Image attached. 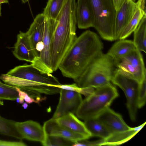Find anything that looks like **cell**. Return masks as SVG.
<instances>
[{"instance_id": "cell-1", "label": "cell", "mask_w": 146, "mask_h": 146, "mask_svg": "<svg viewBox=\"0 0 146 146\" xmlns=\"http://www.w3.org/2000/svg\"><path fill=\"white\" fill-rule=\"evenodd\" d=\"M103 45L95 32L87 30L77 37L58 68L62 75L75 81L90 63L102 52Z\"/></svg>"}, {"instance_id": "cell-2", "label": "cell", "mask_w": 146, "mask_h": 146, "mask_svg": "<svg viewBox=\"0 0 146 146\" xmlns=\"http://www.w3.org/2000/svg\"><path fill=\"white\" fill-rule=\"evenodd\" d=\"M75 0H65L57 18L50 48L51 68L56 71L77 38Z\"/></svg>"}, {"instance_id": "cell-3", "label": "cell", "mask_w": 146, "mask_h": 146, "mask_svg": "<svg viewBox=\"0 0 146 146\" xmlns=\"http://www.w3.org/2000/svg\"><path fill=\"white\" fill-rule=\"evenodd\" d=\"M116 68L113 58L107 53L102 52L74 82L81 88L100 87L111 82Z\"/></svg>"}, {"instance_id": "cell-4", "label": "cell", "mask_w": 146, "mask_h": 146, "mask_svg": "<svg viewBox=\"0 0 146 146\" xmlns=\"http://www.w3.org/2000/svg\"><path fill=\"white\" fill-rule=\"evenodd\" d=\"M118 96L116 87L111 82L100 87L92 88L76 113L78 118L84 120L95 118L109 107Z\"/></svg>"}, {"instance_id": "cell-5", "label": "cell", "mask_w": 146, "mask_h": 146, "mask_svg": "<svg viewBox=\"0 0 146 146\" xmlns=\"http://www.w3.org/2000/svg\"><path fill=\"white\" fill-rule=\"evenodd\" d=\"M95 21L94 27L104 39L114 40L116 11L113 0H90Z\"/></svg>"}, {"instance_id": "cell-6", "label": "cell", "mask_w": 146, "mask_h": 146, "mask_svg": "<svg viewBox=\"0 0 146 146\" xmlns=\"http://www.w3.org/2000/svg\"><path fill=\"white\" fill-rule=\"evenodd\" d=\"M111 82L121 89L126 97L127 107L131 119L135 121L138 109L137 95L139 83L118 71L116 68Z\"/></svg>"}, {"instance_id": "cell-7", "label": "cell", "mask_w": 146, "mask_h": 146, "mask_svg": "<svg viewBox=\"0 0 146 146\" xmlns=\"http://www.w3.org/2000/svg\"><path fill=\"white\" fill-rule=\"evenodd\" d=\"M117 69L139 84L146 77V70L141 51L136 48L123 57L116 65Z\"/></svg>"}, {"instance_id": "cell-8", "label": "cell", "mask_w": 146, "mask_h": 146, "mask_svg": "<svg viewBox=\"0 0 146 146\" xmlns=\"http://www.w3.org/2000/svg\"><path fill=\"white\" fill-rule=\"evenodd\" d=\"M57 23L54 20L46 17L42 40L43 48L40 57L32 64L41 72L51 74L53 72L51 65L50 48L54 32Z\"/></svg>"}, {"instance_id": "cell-9", "label": "cell", "mask_w": 146, "mask_h": 146, "mask_svg": "<svg viewBox=\"0 0 146 146\" xmlns=\"http://www.w3.org/2000/svg\"><path fill=\"white\" fill-rule=\"evenodd\" d=\"M6 74L13 77L48 85L56 86L61 84L58 79L51 74L41 72L32 64L16 66Z\"/></svg>"}, {"instance_id": "cell-10", "label": "cell", "mask_w": 146, "mask_h": 146, "mask_svg": "<svg viewBox=\"0 0 146 146\" xmlns=\"http://www.w3.org/2000/svg\"><path fill=\"white\" fill-rule=\"evenodd\" d=\"M59 93V103L52 117L55 119L76 113L83 100L81 94L76 92L61 89Z\"/></svg>"}, {"instance_id": "cell-11", "label": "cell", "mask_w": 146, "mask_h": 146, "mask_svg": "<svg viewBox=\"0 0 146 146\" xmlns=\"http://www.w3.org/2000/svg\"><path fill=\"white\" fill-rule=\"evenodd\" d=\"M45 19L46 17L43 13L38 14L26 33L35 56L34 60L39 58L43 49L42 41Z\"/></svg>"}, {"instance_id": "cell-12", "label": "cell", "mask_w": 146, "mask_h": 146, "mask_svg": "<svg viewBox=\"0 0 146 146\" xmlns=\"http://www.w3.org/2000/svg\"><path fill=\"white\" fill-rule=\"evenodd\" d=\"M141 5L140 0H138L137 3L134 2L132 0H125L119 10L116 11L114 40L119 39L122 31L136 11L138 8H141Z\"/></svg>"}, {"instance_id": "cell-13", "label": "cell", "mask_w": 146, "mask_h": 146, "mask_svg": "<svg viewBox=\"0 0 146 146\" xmlns=\"http://www.w3.org/2000/svg\"><path fill=\"white\" fill-rule=\"evenodd\" d=\"M95 118L104 125L112 134L124 132L131 128L125 122L120 114L110 107L106 109Z\"/></svg>"}, {"instance_id": "cell-14", "label": "cell", "mask_w": 146, "mask_h": 146, "mask_svg": "<svg viewBox=\"0 0 146 146\" xmlns=\"http://www.w3.org/2000/svg\"><path fill=\"white\" fill-rule=\"evenodd\" d=\"M76 16L79 28L86 29L94 27L95 18L90 0H78L76 3Z\"/></svg>"}, {"instance_id": "cell-15", "label": "cell", "mask_w": 146, "mask_h": 146, "mask_svg": "<svg viewBox=\"0 0 146 146\" xmlns=\"http://www.w3.org/2000/svg\"><path fill=\"white\" fill-rule=\"evenodd\" d=\"M43 127L45 135L60 137L74 143L89 138L69 130L59 124L56 119L52 118L45 121Z\"/></svg>"}, {"instance_id": "cell-16", "label": "cell", "mask_w": 146, "mask_h": 146, "mask_svg": "<svg viewBox=\"0 0 146 146\" xmlns=\"http://www.w3.org/2000/svg\"><path fill=\"white\" fill-rule=\"evenodd\" d=\"M17 129L23 139L42 143L45 134L43 127L38 123L32 120L16 122Z\"/></svg>"}, {"instance_id": "cell-17", "label": "cell", "mask_w": 146, "mask_h": 146, "mask_svg": "<svg viewBox=\"0 0 146 146\" xmlns=\"http://www.w3.org/2000/svg\"><path fill=\"white\" fill-rule=\"evenodd\" d=\"M13 53L20 60L32 63L35 56L26 33L20 32L17 36Z\"/></svg>"}, {"instance_id": "cell-18", "label": "cell", "mask_w": 146, "mask_h": 146, "mask_svg": "<svg viewBox=\"0 0 146 146\" xmlns=\"http://www.w3.org/2000/svg\"><path fill=\"white\" fill-rule=\"evenodd\" d=\"M56 119L59 124L71 131L89 138L92 137L84 123L79 120L73 113H69Z\"/></svg>"}, {"instance_id": "cell-19", "label": "cell", "mask_w": 146, "mask_h": 146, "mask_svg": "<svg viewBox=\"0 0 146 146\" xmlns=\"http://www.w3.org/2000/svg\"><path fill=\"white\" fill-rule=\"evenodd\" d=\"M119 40L107 53L113 58L116 66L123 57L137 48L133 41L125 39Z\"/></svg>"}, {"instance_id": "cell-20", "label": "cell", "mask_w": 146, "mask_h": 146, "mask_svg": "<svg viewBox=\"0 0 146 146\" xmlns=\"http://www.w3.org/2000/svg\"><path fill=\"white\" fill-rule=\"evenodd\" d=\"M145 122L135 127H131L127 131L118 133L112 134L105 139L104 145L116 146L121 145L128 141L135 135L144 126Z\"/></svg>"}, {"instance_id": "cell-21", "label": "cell", "mask_w": 146, "mask_h": 146, "mask_svg": "<svg viewBox=\"0 0 146 146\" xmlns=\"http://www.w3.org/2000/svg\"><path fill=\"white\" fill-rule=\"evenodd\" d=\"M84 123L92 137L95 136L106 139L112 134L111 131L96 118L84 120Z\"/></svg>"}, {"instance_id": "cell-22", "label": "cell", "mask_w": 146, "mask_h": 146, "mask_svg": "<svg viewBox=\"0 0 146 146\" xmlns=\"http://www.w3.org/2000/svg\"><path fill=\"white\" fill-rule=\"evenodd\" d=\"M146 16L145 14L134 31L133 42L137 48L146 53Z\"/></svg>"}, {"instance_id": "cell-23", "label": "cell", "mask_w": 146, "mask_h": 146, "mask_svg": "<svg viewBox=\"0 0 146 146\" xmlns=\"http://www.w3.org/2000/svg\"><path fill=\"white\" fill-rule=\"evenodd\" d=\"M145 11L141 7L136 11L132 18L121 32L119 39H125L135 31L145 14Z\"/></svg>"}, {"instance_id": "cell-24", "label": "cell", "mask_w": 146, "mask_h": 146, "mask_svg": "<svg viewBox=\"0 0 146 146\" xmlns=\"http://www.w3.org/2000/svg\"><path fill=\"white\" fill-rule=\"evenodd\" d=\"M16 121L5 118L0 115V134L19 139L22 137L16 126Z\"/></svg>"}, {"instance_id": "cell-25", "label": "cell", "mask_w": 146, "mask_h": 146, "mask_svg": "<svg viewBox=\"0 0 146 146\" xmlns=\"http://www.w3.org/2000/svg\"><path fill=\"white\" fill-rule=\"evenodd\" d=\"M65 0H48L43 13L47 18L56 20Z\"/></svg>"}, {"instance_id": "cell-26", "label": "cell", "mask_w": 146, "mask_h": 146, "mask_svg": "<svg viewBox=\"0 0 146 146\" xmlns=\"http://www.w3.org/2000/svg\"><path fill=\"white\" fill-rule=\"evenodd\" d=\"M19 97L18 93L15 87L0 81V100H15Z\"/></svg>"}, {"instance_id": "cell-27", "label": "cell", "mask_w": 146, "mask_h": 146, "mask_svg": "<svg viewBox=\"0 0 146 146\" xmlns=\"http://www.w3.org/2000/svg\"><path fill=\"white\" fill-rule=\"evenodd\" d=\"M45 146H72L74 143L58 136L45 135L44 139L41 143Z\"/></svg>"}, {"instance_id": "cell-28", "label": "cell", "mask_w": 146, "mask_h": 146, "mask_svg": "<svg viewBox=\"0 0 146 146\" xmlns=\"http://www.w3.org/2000/svg\"><path fill=\"white\" fill-rule=\"evenodd\" d=\"M146 100V77L142 82L139 84L137 104L138 109L143 107L145 105Z\"/></svg>"}, {"instance_id": "cell-29", "label": "cell", "mask_w": 146, "mask_h": 146, "mask_svg": "<svg viewBox=\"0 0 146 146\" xmlns=\"http://www.w3.org/2000/svg\"><path fill=\"white\" fill-rule=\"evenodd\" d=\"M87 139L82 140L74 143L73 146H95L104 145L105 139H103L94 141H89Z\"/></svg>"}, {"instance_id": "cell-30", "label": "cell", "mask_w": 146, "mask_h": 146, "mask_svg": "<svg viewBox=\"0 0 146 146\" xmlns=\"http://www.w3.org/2000/svg\"><path fill=\"white\" fill-rule=\"evenodd\" d=\"M58 87L63 89L75 91L81 94L82 88L79 87L76 83H73L70 84H61L59 85H51Z\"/></svg>"}, {"instance_id": "cell-31", "label": "cell", "mask_w": 146, "mask_h": 146, "mask_svg": "<svg viewBox=\"0 0 146 146\" xmlns=\"http://www.w3.org/2000/svg\"><path fill=\"white\" fill-rule=\"evenodd\" d=\"M25 143L22 141H13L0 139V146H26Z\"/></svg>"}, {"instance_id": "cell-32", "label": "cell", "mask_w": 146, "mask_h": 146, "mask_svg": "<svg viewBox=\"0 0 146 146\" xmlns=\"http://www.w3.org/2000/svg\"><path fill=\"white\" fill-rule=\"evenodd\" d=\"M115 8L117 11L125 0H113Z\"/></svg>"}, {"instance_id": "cell-33", "label": "cell", "mask_w": 146, "mask_h": 146, "mask_svg": "<svg viewBox=\"0 0 146 146\" xmlns=\"http://www.w3.org/2000/svg\"><path fill=\"white\" fill-rule=\"evenodd\" d=\"M24 100L28 104H31L33 102L36 103V100L29 96L27 94L25 97Z\"/></svg>"}, {"instance_id": "cell-34", "label": "cell", "mask_w": 146, "mask_h": 146, "mask_svg": "<svg viewBox=\"0 0 146 146\" xmlns=\"http://www.w3.org/2000/svg\"><path fill=\"white\" fill-rule=\"evenodd\" d=\"M141 2V7L143 9H145V0H140Z\"/></svg>"}, {"instance_id": "cell-35", "label": "cell", "mask_w": 146, "mask_h": 146, "mask_svg": "<svg viewBox=\"0 0 146 146\" xmlns=\"http://www.w3.org/2000/svg\"><path fill=\"white\" fill-rule=\"evenodd\" d=\"M22 106L24 109H26L28 107V106L27 103L26 102L23 103Z\"/></svg>"}, {"instance_id": "cell-36", "label": "cell", "mask_w": 146, "mask_h": 146, "mask_svg": "<svg viewBox=\"0 0 146 146\" xmlns=\"http://www.w3.org/2000/svg\"><path fill=\"white\" fill-rule=\"evenodd\" d=\"M8 0H0V4L3 3H8Z\"/></svg>"}, {"instance_id": "cell-37", "label": "cell", "mask_w": 146, "mask_h": 146, "mask_svg": "<svg viewBox=\"0 0 146 146\" xmlns=\"http://www.w3.org/2000/svg\"><path fill=\"white\" fill-rule=\"evenodd\" d=\"M29 0H21L22 2L23 3H25L27 2Z\"/></svg>"}, {"instance_id": "cell-38", "label": "cell", "mask_w": 146, "mask_h": 146, "mask_svg": "<svg viewBox=\"0 0 146 146\" xmlns=\"http://www.w3.org/2000/svg\"><path fill=\"white\" fill-rule=\"evenodd\" d=\"M1 5L0 4V16H1Z\"/></svg>"}, {"instance_id": "cell-39", "label": "cell", "mask_w": 146, "mask_h": 146, "mask_svg": "<svg viewBox=\"0 0 146 146\" xmlns=\"http://www.w3.org/2000/svg\"><path fill=\"white\" fill-rule=\"evenodd\" d=\"M133 1H135V0H132Z\"/></svg>"}]
</instances>
